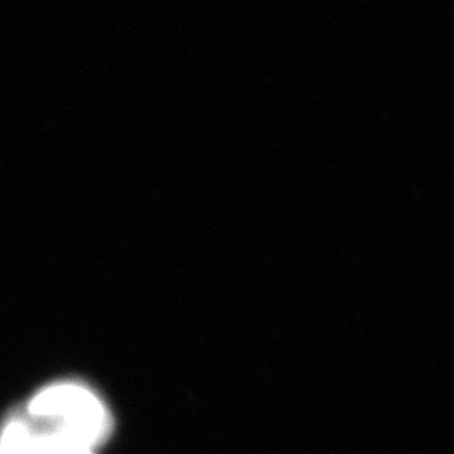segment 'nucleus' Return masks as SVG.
<instances>
[{
	"label": "nucleus",
	"instance_id": "obj_2",
	"mask_svg": "<svg viewBox=\"0 0 454 454\" xmlns=\"http://www.w3.org/2000/svg\"><path fill=\"white\" fill-rule=\"evenodd\" d=\"M33 429V428H31ZM30 454H96L93 449L74 438L53 431H35Z\"/></svg>",
	"mask_w": 454,
	"mask_h": 454
},
{
	"label": "nucleus",
	"instance_id": "obj_1",
	"mask_svg": "<svg viewBox=\"0 0 454 454\" xmlns=\"http://www.w3.org/2000/svg\"><path fill=\"white\" fill-rule=\"evenodd\" d=\"M24 413L35 431L64 434L93 450L111 437L114 428L99 395L77 382L46 387L30 400Z\"/></svg>",
	"mask_w": 454,
	"mask_h": 454
}]
</instances>
